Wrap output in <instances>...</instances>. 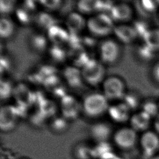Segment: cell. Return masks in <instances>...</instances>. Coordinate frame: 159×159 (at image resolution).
Returning <instances> with one entry per match:
<instances>
[{
  "label": "cell",
  "instance_id": "6da1fadb",
  "mask_svg": "<svg viewBox=\"0 0 159 159\" xmlns=\"http://www.w3.org/2000/svg\"><path fill=\"white\" fill-rule=\"evenodd\" d=\"M86 26L90 33L97 37H104L113 32L114 21L107 14L98 13L87 20Z\"/></svg>",
  "mask_w": 159,
  "mask_h": 159
},
{
  "label": "cell",
  "instance_id": "7a4b0ae2",
  "mask_svg": "<svg viewBox=\"0 0 159 159\" xmlns=\"http://www.w3.org/2000/svg\"><path fill=\"white\" fill-rule=\"evenodd\" d=\"M109 107L108 99L103 94L97 93L86 96L82 104L84 112L91 117L101 116L108 110Z\"/></svg>",
  "mask_w": 159,
  "mask_h": 159
},
{
  "label": "cell",
  "instance_id": "3957f363",
  "mask_svg": "<svg viewBox=\"0 0 159 159\" xmlns=\"http://www.w3.org/2000/svg\"><path fill=\"white\" fill-rule=\"evenodd\" d=\"M81 74L86 83L92 86H97L104 80L105 68L99 61L91 59L82 67Z\"/></svg>",
  "mask_w": 159,
  "mask_h": 159
},
{
  "label": "cell",
  "instance_id": "277c9868",
  "mask_svg": "<svg viewBox=\"0 0 159 159\" xmlns=\"http://www.w3.org/2000/svg\"><path fill=\"white\" fill-rule=\"evenodd\" d=\"M103 94L109 100L122 99L125 94V86L123 80L117 76H109L102 83Z\"/></svg>",
  "mask_w": 159,
  "mask_h": 159
},
{
  "label": "cell",
  "instance_id": "5b68a950",
  "mask_svg": "<svg viewBox=\"0 0 159 159\" xmlns=\"http://www.w3.org/2000/svg\"><path fill=\"white\" fill-rule=\"evenodd\" d=\"M114 144L120 149L129 150L134 147L137 141V134L131 127H122L113 135Z\"/></svg>",
  "mask_w": 159,
  "mask_h": 159
},
{
  "label": "cell",
  "instance_id": "8992f818",
  "mask_svg": "<svg viewBox=\"0 0 159 159\" xmlns=\"http://www.w3.org/2000/svg\"><path fill=\"white\" fill-rule=\"evenodd\" d=\"M60 108L62 116L67 120H70L78 117L82 106L75 97L66 94L60 99Z\"/></svg>",
  "mask_w": 159,
  "mask_h": 159
},
{
  "label": "cell",
  "instance_id": "52a82bcc",
  "mask_svg": "<svg viewBox=\"0 0 159 159\" xmlns=\"http://www.w3.org/2000/svg\"><path fill=\"white\" fill-rule=\"evenodd\" d=\"M19 116L14 106L4 105L0 108V129L7 132L14 129Z\"/></svg>",
  "mask_w": 159,
  "mask_h": 159
},
{
  "label": "cell",
  "instance_id": "ba28073f",
  "mask_svg": "<svg viewBox=\"0 0 159 159\" xmlns=\"http://www.w3.org/2000/svg\"><path fill=\"white\" fill-rule=\"evenodd\" d=\"M99 55L102 61L106 63H115L120 55V48L118 44L111 39L103 41L99 47Z\"/></svg>",
  "mask_w": 159,
  "mask_h": 159
},
{
  "label": "cell",
  "instance_id": "9c48e42d",
  "mask_svg": "<svg viewBox=\"0 0 159 159\" xmlns=\"http://www.w3.org/2000/svg\"><path fill=\"white\" fill-rule=\"evenodd\" d=\"M140 144L143 153L152 157L159 149V137L155 132L147 130L140 139Z\"/></svg>",
  "mask_w": 159,
  "mask_h": 159
},
{
  "label": "cell",
  "instance_id": "30bf717a",
  "mask_svg": "<svg viewBox=\"0 0 159 159\" xmlns=\"http://www.w3.org/2000/svg\"><path fill=\"white\" fill-rule=\"evenodd\" d=\"M12 95L17 104L27 107L34 104V92L24 84L19 83L16 85L14 87Z\"/></svg>",
  "mask_w": 159,
  "mask_h": 159
},
{
  "label": "cell",
  "instance_id": "8fae6325",
  "mask_svg": "<svg viewBox=\"0 0 159 159\" xmlns=\"http://www.w3.org/2000/svg\"><path fill=\"white\" fill-rule=\"evenodd\" d=\"M109 15L114 22H124L131 19L132 9L128 4L125 2L114 4Z\"/></svg>",
  "mask_w": 159,
  "mask_h": 159
},
{
  "label": "cell",
  "instance_id": "7c38bea8",
  "mask_svg": "<svg viewBox=\"0 0 159 159\" xmlns=\"http://www.w3.org/2000/svg\"><path fill=\"white\" fill-rule=\"evenodd\" d=\"M91 135L97 142H107L112 135L111 126L107 122H99L94 124L91 127Z\"/></svg>",
  "mask_w": 159,
  "mask_h": 159
},
{
  "label": "cell",
  "instance_id": "4fadbf2b",
  "mask_svg": "<svg viewBox=\"0 0 159 159\" xmlns=\"http://www.w3.org/2000/svg\"><path fill=\"white\" fill-rule=\"evenodd\" d=\"M87 21L82 15L76 12H70L65 20V25L69 33L78 34L86 25Z\"/></svg>",
  "mask_w": 159,
  "mask_h": 159
},
{
  "label": "cell",
  "instance_id": "5bb4252c",
  "mask_svg": "<svg viewBox=\"0 0 159 159\" xmlns=\"http://www.w3.org/2000/svg\"><path fill=\"white\" fill-rule=\"evenodd\" d=\"M63 75L66 83L71 88H78L82 86L84 80L81 70L75 66H68L64 68Z\"/></svg>",
  "mask_w": 159,
  "mask_h": 159
},
{
  "label": "cell",
  "instance_id": "9a60e30c",
  "mask_svg": "<svg viewBox=\"0 0 159 159\" xmlns=\"http://www.w3.org/2000/svg\"><path fill=\"white\" fill-rule=\"evenodd\" d=\"M68 57H70L74 65L76 67L81 66L82 68L91 60L82 45L70 47L68 51Z\"/></svg>",
  "mask_w": 159,
  "mask_h": 159
},
{
  "label": "cell",
  "instance_id": "2e32d148",
  "mask_svg": "<svg viewBox=\"0 0 159 159\" xmlns=\"http://www.w3.org/2000/svg\"><path fill=\"white\" fill-rule=\"evenodd\" d=\"M47 32L48 40L52 43V45H63L68 42L69 32L58 24L51 27Z\"/></svg>",
  "mask_w": 159,
  "mask_h": 159
},
{
  "label": "cell",
  "instance_id": "e0dca14e",
  "mask_svg": "<svg viewBox=\"0 0 159 159\" xmlns=\"http://www.w3.org/2000/svg\"><path fill=\"white\" fill-rule=\"evenodd\" d=\"M110 117L115 122H126L130 117V109L124 103H118L109 107L107 110Z\"/></svg>",
  "mask_w": 159,
  "mask_h": 159
},
{
  "label": "cell",
  "instance_id": "ac0fdd59",
  "mask_svg": "<svg viewBox=\"0 0 159 159\" xmlns=\"http://www.w3.org/2000/svg\"><path fill=\"white\" fill-rule=\"evenodd\" d=\"M43 84L47 91L52 93L53 95L60 98V99L66 94L65 86L57 75L47 78L44 80Z\"/></svg>",
  "mask_w": 159,
  "mask_h": 159
},
{
  "label": "cell",
  "instance_id": "d6986e66",
  "mask_svg": "<svg viewBox=\"0 0 159 159\" xmlns=\"http://www.w3.org/2000/svg\"><path fill=\"white\" fill-rule=\"evenodd\" d=\"M113 32L116 37L124 43H130L137 37L133 27L127 24L115 25Z\"/></svg>",
  "mask_w": 159,
  "mask_h": 159
},
{
  "label": "cell",
  "instance_id": "ffe728a7",
  "mask_svg": "<svg viewBox=\"0 0 159 159\" xmlns=\"http://www.w3.org/2000/svg\"><path fill=\"white\" fill-rule=\"evenodd\" d=\"M151 117L142 111L132 115L130 118L131 128L136 132L147 131L150 126Z\"/></svg>",
  "mask_w": 159,
  "mask_h": 159
},
{
  "label": "cell",
  "instance_id": "44dd1931",
  "mask_svg": "<svg viewBox=\"0 0 159 159\" xmlns=\"http://www.w3.org/2000/svg\"><path fill=\"white\" fill-rule=\"evenodd\" d=\"M34 20L38 26L47 31L58 23L55 16L47 12H40L37 14L34 17Z\"/></svg>",
  "mask_w": 159,
  "mask_h": 159
},
{
  "label": "cell",
  "instance_id": "7402d4cb",
  "mask_svg": "<svg viewBox=\"0 0 159 159\" xmlns=\"http://www.w3.org/2000/svg\"><path fill=\"white\" fill-rule=\"evenodd\" d=\"M93 157L98 159H110L113 157L112 148L107 142L98 143L93 148Z\"/></svg>",
  "mask_w": 159,
  "mask_h": 159
},
{
  "label": "cell",
  "instance_id": "603a6c76",
  "mask_svg": "<svg viewBox=\"0 0 159 159\" xmlns=\"http://www.w3.org/2000/svg\"><path fill=\"white\" fill-rule=\"evenodd\" d=\"M143 40L144 43L156 52L159 51V28L151 29Z\"/></svg>",
  "mask_w": 159,
  "mask_h": 159
},
{
  "label": "cell",
  "instance_id": "cb8c5ba5",
  "mask_svg": "<svg viewBox=\"0 0 159 159\" xmlns=\"http://www.w3.org/2000/svg\"><path fill=\"white\" fill-rule=\"evenodd\" d=\"M32 47L39 52L44 51L48 45V38L45 35L40 33L35 34L32 35L30 40Z\"/></svg>",
  "mask_w": 159,
  "mask_h": 159
},
{
  "label": "cell",
  "instance_id": "d4e9b609",
  "mask_svg": "<svg viewBox=\"0 0 159 159\" xmlns=\"http://www.w3.org/2000/svg\"><path fill=\"white\" fill-rule=\"evenodd\" d=\"M14 25L12 21L7 17L0 19V36L2 39L10 37L14 33Z\"/></svg>",
  "mask_w": 159,
  "mask_h": 159
},
{
  "label": "cell",
  "instance_id": "484cf974",
  "mask_svg": "<svg viewBox=\"0 0 159 159\" xmlns=\"http://www.w3.org/2000/svg\"><path fill=\"white\" fill-rule=\"evenodd\" d=\"M38 107V110L47 118L54 116L57 109L53 101L45 98L39 104Z\"/></svg>",
  "mask_w": 159,
  "mask_h": 159
},
{
  "label": "cell",
  "instance_id": "4316f807",
  "mask_svg": "<svg viewBox=\"0 0 159 159\" xmlns=\"http://www.w3.org/2000/svg\"><path fill=\"white\" fill-rule=\"evenodd\" d=\"M49 54L54 61L61 62L68 57V51L63 48V45H52L49 49Z\"/></svg>",
  "mask_w": 159,
  "mask_h": 159
},
{
  "label": "cell",
  "instance_id": "83f0119b",
  "mask_svg": "<svg viewBox=\"0 0 159 159\" xmlns=\"http://www.w3.org/2000/svg\"><path fill=\"white\" fill-rule=\"evenodd\" d=\"M98 1L94 0H80L77 2L76 7L81 13L91 14L97 11Z\"/></svg>",
  "mask_w": 159,
  "mask_h": 159
},
{
  "label": "cell",
  "instance_id": "f1b7e54d",
  "mask_svg": "<svg viewBox=\"0 0 159 159\" xmlns=\"http://www.w3.org/2000/svg\"><path fill=\"white\" fill-rule=\"evenodd\" d=\"M137 8L139 11L143 14L149 15L157 9L158 2L153 1H141L137 2Z\"/></svg>",
  "mask_w": 159,
  "mask_h": 159
},
{
  "label": "cell",
  "instance_id": "f546056e",
  "mask_svg": "<svg viewBox=\"0 0 159 159\" xmlns=\"http://www.w3.org/2000/svg\"><path fill=\"white\" fill-rule=\"evenodd\" d=\"M16 14L20 22L24 25L29 24L34 19V17L32 16V12L25 8L22 4L16 9Z\"/></svg>",
  "mask_w": 159,
  "mask_h": 159
},
{
  "label": "cell",
  "instance_id": "4dcf8cb0",
  "mask_svg": "<svg viewBox=\"0 0 159 159\" xmlns=\"http://www.w3.org/2000/svg\"><path fill=\"white\" fill-rule=\"evenodd\" d=\"M74 155L76 159H90L93 157V148L86 144H80L75 148Z\"/></svg>",
  "mask_w": 159,
  "mask_h": 159
},
{
  "label": "cell",
  "instance_id": "1f68e13d",
  "mask_svg": "<svg viewBox=\"0 0 159 159\" xmlns=\"http://www.w3.org/2000/svg\"><path fill=\"white\" fill-rule=\"evenodd\" d=\"M50 127L52 130L55 133H63L68 128L67 120L63 116L56 117L51 121Z\"/></svg>",
  "mask_w": 159,
  "mask_h": 159
},
{
  "label": "cell",
  "instance_id": "d6a6232c",
  "mask_svg": "<svg viewBox=\"0 0 159 159\" xmlns=\"http://www.w3.org/2000/svg\"><path fill=\"white\" fill-rule=\"evenodd\" d=\"M142 111L151 118L156 117L159 114V104L152 100L146 101L142 104Z\"/></svg>",
  "mask_w": 159,
  "mask_h": 159
},
{
  "label": "cell",
  "instance_id": "836d02e7",
  "mask_svg": "<svg viewBox=\"0 0 159 159\" xmlns=\"http://www.w3.org/2000/svg\"><path fill=\"white\" fill-rule=\"evenodd\" d=\"M132 26L135 30L137 37H140L142 39H143L151 29L147 23L142 20H135Z\"/></svg>",
  "mask_w": 159,
  "mask_h": 159
},
{
  "label": "cell",
  "instance_id": "e575fe53",
  "mask_svg": "<svg viewBox=\"0 0 159 159\" xmlns=\"http://www.w3.org/2000/svg\"><path fill=\"white\" fill-rule=\"evenodd\" d=\"M14 87L11 82L7 80H1L0 83V98L1 99H6L9 98L13 93Z\"/></svg>",
  "mask_w": 159,
  "mask_h": 159
},
{
  "label": "cell",
  "instance_id": "d590c367",
  "mask_svg": "<svg viewBox=\"0 0 159 159\" xmlns=\"http://www.w3.org/2000/svg\"><path fill=\"white\" fill-rule=\"evenodd\" d=\"M122 99H124L123 102L130 111L136 109L140 104L139 97L134 93H126Z\"/></svg>",
  "mask_w": 159,
  "mask_h": 159
},
{
  "label": "cell",
  "instance_id": "8d00e7d4",
  "mask_svg": "<svg viewBox=\"0 0 159 159\" xmlns=\"http://www.w3.org/2000/svg\"><path fill=\"white\" fill-rule=\"evenodd\" d=\"M137 52L140 58L144 61L151 60L154 57L155 53H156L155 50H153L145 43H143L139 48Z\"/></svg>",
  "mask_w": 159,
  "mask_h": 159
},
{
  "label": "cell",
  "instance_id": "74e56055",
  "mask_svg": "<svg viewBox=\"0 0 159 159\" xmlns=\"http://www.w3.org/2000/svg\"><path fill=\"white\" fill-rule=\"evenodd\" d=\"M48 118H47L43 114H42L38 109L30 116V121L32 125L35 127H41L43 126Z\"/></svg>",
  "mask_w": 159,
  "mask_h": 159
},
{
  "label": "cell",
  "instance_id": "f35d334b",
  "mask_svg": "<svg viewBox=\"0 0 159 159\" xmlns=\"http://www.w3.org/2000/svg\"><path fill=\"white\" fill-rule=\"evenodd\" d=\"M16 1L14 0H1L0 12L2 15H6L11 13L15 8Z\"/></svg>",
  "mask_w": 159,
  "mask_h": 159
},
{
  "label": "cell",
  "instance_id": "ab89813d",
  "mask_svg": "<svg viewBox=\"0 0 159 159\" xmlns=\"http://www.w3.org/2000/svg\"><path fill=\"white\" fill-rule=\"evenodd\" d=\"M114 4V2L112 1H98L97 12L109 14Z\"/></svg>",
  "mask_w": 159,
  "mask_h": 159
},
{
  "label": "cell",
  "instance_id": "60d3db41",
  "mask_svg": "<svg viewBox=\"0 0 159 159\" xmlns=\"http://www.w3.org/2000/svg\"><path fill=\"white\" fill-rule=\"evenodd\" d=\"M39 2L48 10H56L60 7L62 1L60 0H42L39 1Z\"/></svg>",
  "mask_w": 159,
  "mask_h": 159
},
{
  "label": "cell",
  "instance_id": "b9f144b4",
  "mask_svg": "<svg viewBox=\"0 0 159 159\" xmlns=\"http://www.w3.org/2000/svg\"><path fill=\"white\" fill-rule=\"evenodd\" d=\"M11 66L10 61L6 58L5 57H1V73H2L4 71H6L9 70Z\"/></svg>",
  "mask_w": 159,
  "mask_h": 159
},
{
  "label": "cell",
  "instance_id": "7bdbcfd3",
  "mask_svg": "<svg viewBox=\"0 0 159 159\" xmlns=\"http://www.w3.org/2000/svg\"><path fill=\"white\" fill-rule=\"evenodd\" d=\"M25 8H26L27 9L29 10L31 12H34L35 11V10L36 9V7L37 5L35 4V1H25L23 2V4H22Z\"/></svg>",
  "mask_w": 159,
  "mask_h": 159
},
{
  "label": "cell",
  "instance_id": "ee69618b",
  "mask_svg": "<svg viewBox=\"0 0 159 159\" xmlns=\"http://www.w3.org/2000/svg\"><path fill=\"white\" fill-rule=\"evenodd\" d=\"M81 45H87L88 47L93 46L95 45V40L90 37H84L81 38Z\"/></svg>",
  "mask_w": 159,
  "mask_h": 159
},
{
  "label": "cell",
  "instance_id": "f6af8a7d",
  "mask_svg": "<svg viewBox=\"0 0 159 159\" xmlns=\"http://www.w3.org/2000/svg\"><path fill=\"white\" fill-rule=\"evenodd\" d=\"M152 75L155 80L159 83V62L153 66L152 70Z\"/></svg>",
  "mask_w": 159,
  "mask_h": 159
},
{
  "label": "cell",
  "instance_id": "bcb514c9",
  "mask_svg": "<svg viewBox=\"0 0 159 159\" xmlns=\"http://www.w3.org/2000/svg\"><path fill=\"white\" fill-rule=\"evenodd\" d=\"M155 125L157 130L159 132V114L155 117Z\"/></svg>",
  "mask_w": 159,
  "mask_h": 159
},
{
  "label": "cell",
  "instance_id": "7dc6e473",
  "mask_svg": "<svg viewBox=\"0 0 159 159\" xmlns=\"http://www.w3.org/2000/svg\"><path fill=\"white\" fill-rule=\"evenodd\" d=\"M149 159H159V154L158 155H155L150 157Z\"/></svg>",
  "mask_w": 159,
  "mask_h": 159
},
{
  "label": "cell",
  "instance_id": "c3c4849f",
  "mask_svg": "<svg viewBox=\"0 0 159 159\" xmlns=\"http://www.w3.org/2000/svg\"><path fill=\"white\" fill-rule=\"evenodd\" d=\"M110 159H120V158H117V157H116L115 156H114L113 157H112L111 158H110Z\"/></svg>",
  "mask_w": 159,
  "mask_h": 159
},
{
  "label": "cell",
  "instance_id": "681fc988",
  "mask_svg": "<svg viewBox=\"0 0 159 159\" xmlns=\"http://www.w3.org/2000/svg\"><path fill=\"white\" fill-rule=\"evenodd\" d=\"M18 159H29L27 158H25V157H23V158H18Z\"/></svg>",
  "mask_w": 159,
  "mask_h": 159
}]
</instances>
